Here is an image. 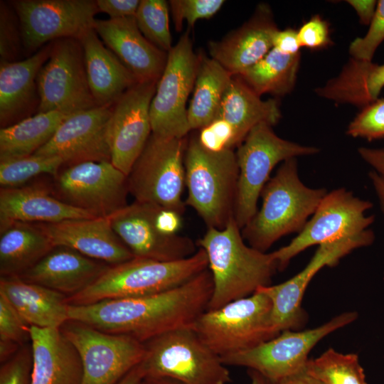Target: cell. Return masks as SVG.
I'll list each match as a JSON object with an SVG mask.
<instances>
[{
    "mask_svg": "<svg viewBox=\"0 0 384 384\" xmlns=\"http://www.w3.org/2000/svg\"><path fill=\"white\" fill-rule=\"evenodd\" d=\"M212 292V277L206 269L184 284L158 294L69 305L68 316L98 330L144 343L167 332L193 327L206 311Z\"/></svg>",
    "mask_w": 384,
    "mask_h": 384,
    "instance_id": "obj_1",
    "label": "cell"
},
{
    "mask_svg": "<svg viewBox=\"0 0 384 384\" xmlns=\"http://www.w3.org/2000/svg\"><path fill=\"white\" fill-rule=\"evenodd\" d=\"M208 257L213 292L206 310H215L271 284L277 262L267 253L245 243L233 218L223 229L208 228L196 244Z\"/></svg>",
    "mask_w": 384,
    "mask_h": 384,
    "instance_id": "obj_2",
    "label": "cell"
},
{
    "mask_svg": "<svg viewBox=\"0 0 384 384\" xmlns=\"http://www.w3.org/2000/svg\"><path fill=\"white\" fill-rule=\"evenodd\" d=\"M326 193L301 181L297 158L283 161L261 192V208L241 230L244 240L266 252L283 236L300 233Z\"/></svg>",
    "mask_w": 384,
    "mask_h": 384,
    "instance_id": "obj_3",
    "label": "cell"
},
{
    "mask_svg": "<svg viewBox=\"0 0 384 384\" xmlns=\"http://www.w3.org/2000/svg\"><path fill=\"white\" fill-rule=\"evenodd\" d=\"M208 269L206 252L171 262L133 257L110 267L91 285L67 297L69 305H87L102 300L142 297L165 292L188 282Z\"/></svg>",
    "mask_w": 384,
    "mask_h": 384,
    "instance_id": "obj_4",
    "label": "cell"
},
{
    "mask_svg": "<svg viewBox=\"0 0 384 384\" xmlns=\"http://www.w3.org/2000/svg\"><path fill=\"white\" fill-rule=\"evenodd\" d=\"M184 167L186 205L196 210L208 228H224L234 218L239 173L235 151H209L194 136L187 141Z\"/></svg>",
    "mask_w": 384,
    "mask_h": 384,
    "instance_id": "obj_5",
    "label": "cell"
},
{
    "mask_svg": "<svg viewBox=\"0 0 384 384\" xmlns=\"http://www.w3.org/2000/svg\"><path fill=\"white\" fill-rule=\"evenodd\" d=\"M145 376L169 378L181 384H228L230 373L219 355L193 327L159 335L144 343Z\"/></svg>",
    "mask_w": 384,
    "mask_h": 384,
    "instance_id": "obj_6",
    "label": "cell"
},
{
    "mask_svg": "<svg viewBox=\"0 0 384 384\" xmlns=\"http://www.w3.org/2000/svg\"><path fill=\"white\" fill-rule=\"evenodd\" d=\"M272 310L270 299L257 289L250 296L205 311L193 329L209 348L223 357L277 336L272 326Z\"/></svg>",
    "mask_w": 384,
    "mask_h": 384,
    "instance_id": "obj_7",
    "label": "cell"
},
{
    "mask_svg": "<svg viewBox=\"0 0 384 384\" xmlns=\"http://www.w3.org/2000/svg\"><path fill=\"white\" fill-rule=\"evenodd\" d=\"M319 151L279 137L267 123L253 127L235 151L239 173L234 218L239 228L242 230L256 214L258 198L277 164Z\"/></svg>",
    "mask_w": 384,
    "mask_h": 384,
    "instance_id": "obj_8",
    "label": "cell"
},
{
    "mask_svg": "<svg viewBox=\"0 0 384 384\" xmlns=\"http://www.w3.org/2000/svg\"><path fill=\"white\" fill-rule=\"evenodd\" d=\"M187 140L151 133L127 176L129 193L135 201L150 203L182 215Z\"/></svg>",
    "mask_w": 384,
    "mask_h": 384,
    "instance_id": "obj_9",
    "label": "cell"
},
{
    "mask_svg": "<svg viewBox=\"0 0 384 384\" xmlns=\"http://www.w3.org/2000/svg\"><path fill=\"white\" fill-rule=\"evenodd\" d=\"M357 318L356 311L343 312L316 328L284 330L252 348L220 358L225 366L245 367L269 382H276L305 370L311 350L322 338Z\"/></svg>",
    "mask_w": 384,
    "mask_h": 384,
    "instance_id": "obj_10",
    "label": "cell"
},
{
    "mask_svg": "<svg viewBox=\"0 0 384 384\" xmlns=\"http://www.w3.org/2000/svg\"><path fill=\"white\" fill-rule=\"evenodd\" d=\"M372 207L371 201L344 188L327 191L302 230L288 245L272 252L278 270H283L293 257L311 246L369 230L374 216L367 212Z\"/></svg>",
    "mask_w": 384,
    "mask_h": 384,
    "instance_id": "obj_11",
    "label": "cell"
},
{
    "mask_svg": "<svg viewBox=\"0 0 384 384\" xmlns=\"http://www.w3.org/2000/svg\"><path fill=\"white\" fill-rule=\"evenodd\" d=\"M59 329L79 353L82 384H117L144 360V343L131 336L105 332L72 319Z\"/></svg>",
    "mask_w": 384,
    "mask_h": 384,
    "instance_id": "obj_12",
    "label": "cell"
},
{
    "mask_svg": "<svg viewBox=\"0 0 384 384\" xmlns=\"http://www.w3.org/2000/svg\"><path fill=\"white\" fill-rule=\"evenodd\" d=\"M198 61L187 31L168 52L164 70L157 82L150 106L152 134L184 138L191 131L186 102L194 87Z\"/></svg>",
    "mask_w": 384,
    "mask_h": 384,
    "instance_id": "obj_13",
    "label": "cell"
},
{
    "mask_svg": "<svg viewBox=\"0 0 384 384\" xmlns=\"http://www.w3.org/2000/svg\"><path fill=\"white\" fill-rule=\"evenodd\" d=\"M36 87L38 112L73 114L98 106L87 82L81 44L75 38L52 44L49 58L38 73Z\"/></svg>",
    "mask_w": 384,
    "mask_h": 384,
    "instance_id": "obj_14",
    "label": "cell"
},
{
    "mask_svg": "<svg viewBox=\"0 0 384 384\" xmlns=\"http://www.w3.org/2000/svg\"><path fill=\"white\" fill-rule=\"evenodd\" d=\"M12 4L23 45L31 52L52 40H78L94 28L99 11L92 0H18Z\"/></svg>",
    "mask_w": 384,
    "mask_h": 384,
    "instance_id": "obj_15",
    "label": "cell"
},
{
    "mask_svg": "<svg viewBox=\"0 0 384 384\" xmlns=\"http://www.w3.org/2000/svg\"><path fill=\"white\" fill-rule=\"evenodd\" d=\"M375 240L371 229L349 238L319 245L306 265L297 274L278 284L259 288L270 299L272 322L278 335L284 330L299 328L305 321L302 308L304 292L313 277L324 267L336 266L339 260L356 249L370 245Z\"/></svg>",
    "mask_w": 384,
    "mask_h": 384,
    "instance_id": "obj_16",
    "label": "cell"
},
{
    "mask_svg": "<svg viewBox=\"0 0 384 384\" xmlns=\"http://www.w3.org/2000/svg\"><path fill=\"white\" fill-rule=\"evenodd\" d=\"M56 176L62 201L95 217L108 218L127 205V176L111 161L72 164Z\"/></svg>",
    "mask_w": 384,
    "mask_h": 384,
    "instance_id": "obj_17",
    "label": "cell"
},
{
    "mask_svg": "<svg viewBox=\"0 0 384 384\" xmlns=\"http://www.w3.org/2000/svg\"><path fill=\"white\" fill-rule=\"evenodd\" d=\"M161 207L134 201L107 218L110 225L135 257L171 262L187 258L197 250L186 236L163 233L156 224Z\"/></svg>",
    "mask_w": 384,
    "mask_h": 384,
    "instance_id": "obj_18",
    "label": "cell"
},
{
    "mask_svg": "<svg viewBox=\"0 0 384 384\" xmlns=\"http://www.w3.org/2000/svg\"><path fill=\"white\" fill-rule=\"evenodd\" d=\"M158 81L139 82L112 106L108 129L111 163L128 176L150 135V106Z\"/></svg>",
    "mask_w": 384,
    "mask_h": 384,
    "instance_id": "obj_19",
    "label": "cell"
},
{
    "mask_svg": "<svg viewBox=\"0 0 384 384\" xmlns=\"http://www.w3.org/2000/svg\"><path fill=\"white\" fill-rule=\"evenodd\" d=\"M112 114V106H97L72 114L34 154L59 156L69 165L111 161L108 129Z\"/></svg>",
    "mask_w": 384,
    "mask_h": 384,
    "instance_id": "obj_20",
    "label": "cell"
},
{
    "mask_svg": "<svg viewBox=\"0 0 384 384\" xmlns=\"http://www.w3.org/2000/svg\"><path fill=\"white\" fill-rule=\"evenodd\" d=\"M55 246H65L110 265L134 256L112 229L107 218L70 219L35 223Z\"/></svg>",
    "mask_w": 384,
    "mask_h": 384,
    "instance_id": "obj_21",
    "label": "cell"
},
{
    "mask_svg": "<svg viewBox=\"0 0 384 384\" xmlns=\"http://www.w3.org/2000/svg\"><path fill=\"white\" fill-rule=\"evenodd\" d=\"M278 30L270 6L260 4L242 26L219 41L208 42L209 55L233 76L238 75L272 48L273 36Z\"/></svg>",
    "mask_w": 384,
    "mask_h": 384,
    "instance_id": "obj_22",
    "label": "cell"
},
{
    "mask_svg": "<svg viewBox=\"0 0 384 384\" xmlns=\"http://www.w3.org/2000/svg\"><path fill=\"white\" fill-rule=\"evenodd\" d=\"M94 29L139 82L158 81L168 53L150 43L139 31L134 16L96 19Z\"/></svg>",
    "mask_w": 384,
    "mask_h": 384,
    "instance_id": "obj_23",
    "label": "cell"
},
{
    "mask_svg": "<svg viewBox=\"0 0 384 384\" xmlns=\"http://www.w3.org/2000/svg\"><path fill=\"white\" fill-rule=\"evenodd\" d=\"M110 266L72 248L55 246L18 277L70 297L91 285Z\"/></svg>",
    "mask_w": 384,
    "mask_h": 384,
    "instance_id": "obj_24",
    "label": "cell"
},
{
    "mask_svg": "<svg viewBox=\"0 0 384 384\" xmlns=\"http://www.w3.org/2000/svg\"><path fill=\"white\" fill-rule=\"evenodd\" d=\"M94 217L55 198L42 186H22L0 191V232L14 222L52 223Z\"/></svg>",
    "mask_w": 384,
    "mask_h": 384,
    "instance_id": "obj_25",
    "label": "cell"
},
{
    "mask_svg": "<svg viewBox=\"0 0 384 384\" xmlns=\"http://www.w3.org/2000/svg\"><path fill=\"white\" fill-rule=\"evenodd\" d=\"M30 336L31 384H82L80 357L60 329L31 326Z\"/></svg>",
    "mask_w": 384,
    "mask_h": 384,
    "instance_id": "obj_26",
    "label": "cell"
},
{
    "mask_svg": "<svg viewBox=\"0 0 384 384\" xmlns=\"http://www.w3.org/2000/svg\"><path fill=\"white\" fill-rule=\"evenodd\" d=\"M83 54L87 79L98 106H112L130 87L139 82L137 78L100 40L95 29L79 39Z\"/></svg>",
    "mask_w": 384,
    "mask_h": 384,
    "instance_id": "obj_27",
    "label": "cell"
},
{
    "mask_svg": "<svg viewBox=\"0 0 384 384\" xmlns=\"http://www.w3.org/2000/svg\"><path fill=\"white\" fill-rule=\"evenodd\" d=\"M0 293L30 326L59 329L69 320L67 296L17 276L1 277Z\"/></svg>",
    "mask_w": 384,
    "mask_h": 384,
    "instance_id": "obj_28",
    "label": "cell"
},
{
    "mask_svg": "<svg viewBox=\"0 0 384 384\" xmlns=\"http://www.w3.org/2000/svg\"><path fill=\"white\" fill-rule=\"evenodd\" d=\"M215 117L233 126L238 146L257 124H276L281 118V112L277 100H262L239 77L233 76Z\"/></svg>",
    "mask_w": 384,
    "mask_h": 384,
    "instance_id": "obj_29",
    "label": "cell"
},
{
    "mask_svg": "<svg viewBox=\"0 0 384 384\" xmlns=\"http://www.w3.org/2000/svg\"><path fill=\"white\" fill-rule=\"evenodd\" d=\"M384 87V64L351 58L340 73L316 89L317 95L364 107L378 99Z\"/></svg>",
    "mask_w": 384,
    "mask_h": 384,
    "instance_id": "obj_30",
    "label": "cell"
},
{
    "mask_svg": "<svg viewBox=\"0 0 384 384\" xmlns=\"http://www.w3.org/2000/svg\"><path fill=\"white\" fill-rule=\"evenodd\" d=\"M0 233L1 277L20 276L54 247L35 223L14 222Z\"/></svg>",
    "mask_w": 384,
    "mask_h": 384,
    "instance_id": "obj_31",
    "label": "cell"
},
{
    "mask_svg": "<svg viewBox=\"0 0 384 384\" xmlns=\"http://www.w3.org/2000/svg\"><path fill=\"white\" fill-rule=\"evenodd\" d=\"M49 44L20 61H1L0 119L3 124L26 107L34 94L38 73L49 58Z\"/></svg>",
    "mask_w": 384,
    "mask_h": 384,
    "instance_id": "obj_32",
    "label": "cell"
},
{
    "mask_svg": "<svg viewBox=\"0 0 384 384\" xmlns=\"http://www.w3.org/2000/svg\"><path fill=\"white\" fill-rule=\"evenodd\" d=\"M198 60L193 96L188 107L191 130L201 129L214 119L233 78L227 70L210 56L199 53Z\"/></svg>",
    "mask_w": 384,
    "mask_h": 384,
    "instance_id": "obj_33",
    "label": "cell"
},
{
    "mask_svg": "<svg viewBox=\"0 0 384 384\" xmlns=\"http://www.w3.org/2000/svg\"><path fill=\"white\" fill-rule=\"evenodd\" d=\"M72 114L59 111L38 112L0 129V161L33 154L54 135Z\"/></svg>",
    "mask_w": 384,
    "mask_h": 384,
    "instance_id": "obj_34",
    "label": "cell"
},
{
    "mask_svg": "<svg viewBox=\"0 0 384 384\" xmlns=\"http://www.w3.org/2000/svg\"><path fill=\"white\" fill-rule=\"evenodd\" d=\"M300 53L286 55L272 48L260 60L238 75L253 92L282 96L294 87Z\"/></svg>",
    "mask_w": 384,
    "mask_h": 384,
    "instance_id": "obj_35",
    "label": "cell"
},
{
    "mask_svg": "<svg viewBox=\"0 0 384 384\" xmlns=\"http://www.w3.org/2000/svg\"><path fill=\"white\" fill-rule=\"evenodd\" d=\"M306 371L323 384H368L356 353H343L330 348L309 359Z\"/></svg>",
    "mask_w": 384,
    "mask_h": 384,
    "instance_id": "obj_36",
    "label": "cell"
},
{
    "mask_svg": "<svg viewBox=\"0 0 384 384\" xmlns=\"http://www.w3.org/2000/svg\"><path fill=\"white\" fill-rule=\"evenodd\" d=\"M65 164L59 156L31 154L0 161L1 188L22 186L31 178L43 174L57 176Z\"/></svg>",
    "mask_w": 384,
    "mask_h": 384,
    "instance_id": "obj_37",
    "label": "cell"
},
{
    "mask_svg": "<svg viewBox=\"0 0 384 384\" xmlns=\"http://www.w3.org/2000/svg\"><path fill=\"white\" fill-rule=\"evenodd\" d=\"M169 9V2L165 0H141L134 15L143 36L166 53L173 47Z\"/></svg>",
    "mask_w": 384,
    "mask_h": 384,
    "instance_id": "obj_38",
    "label": "cell"
},
{
    "mask_svg": "<svg viewBox=\"0 0 384 384\" xmlns=\"http://www.w3.org/2000/svg\"><path fill=\"white\" fill-rule=\"evenodd\" d=\"M346 134L368 141L384 138V98L365 106L348 124Z\"/></svg>",
    "mask_w": 384,
    "mask_h": 384,
    "instance_id": "obj_39",
    "label": "cell"
},
{
    "mask_svg": "<svg viewBox=\"0 0 384 384\" xmlns=\"http://www.w3.org/2000/svg\"><path fill=\"white\" fill-rule=\"evenodd\" d=\"M225 1L223 0H171L169 9L176 31L182 30L183 23L187 22L193 28L200 19H209L217 14Z\"/></svg>",
    "mask_w": 384,
    "mask_h": 384,
    "instance_id": "obj_40",
    "label": "cell"
},
{
    "mask_svg": "<svg viewBox=\"0 0 384 384\" xmlns=\"http://www.w3.org/2000/svg\"><path fill=\"white\" fill-rule=\"evenodd\" d=\"M363 37H358L350 44L349 53L352 58L372 61L373 55L384 41V0L378 1L375 15Z\"/></svg>",
    "mask_w": 384,
    "mask_h": 384,
    "instance_id": "obj_41",
    "label": "cell"
},
{
    "mask_svg": "<svg viewBox=\"0 0 384 384\" xmlns=\"http://www.w3.org/2000/svg\"><path fill=\"white\" fill-rule=\"evenodd\" d=\"M196 136L199 144L211 152H220L238 147L233 126L226 120L215 117L208 124L199 129Z\"/></svg>",
    "mask_w": 384,
    "mask_h": 384,
    "instance_id": "obj_42",
    "label": "cell"
},
{
    "mask_svg": "<svg viewBox=\"0 0 384 384\" xmlns=\"http://www.w3.org/2000/svg\"><path fill=\"white\" fill-rule=\"evenodd\" d=\"M32 370L33 353L30 342L1 363L0 384H31Z\"/></svg>",
    "mask_w": 384,
    "mask_h": 384,
    "instance_id": "obj_43",
    "label": "cell"
},
{
    "mask_svg": "<svg viewBox=\"0 0 384 384\" xmlns=\"http://www.w3.org/2000/svg\"><path fill=\"white\" fill-rule=\"evenodd\" d=\"M30 328L9 301L0 293V340L24 345L31 341Z\"/></svg>",
    "mask_w": 384,
    "mask_h": 384,
    "instance_id": "obj_44",
    "label": "cell"
},
{
    "mask_svg": "<svg viewBox=\"0 0 384 384\" xmlns=\"http://www.w3.org/2000/svg\"><path fill=\"white\" fill-rule=\"evenodd\" d=\"M0 5L1 61L12 62L18 53L21 41L23 44L21 27L5 3L1 1Z\"/></svg>",
    "mask_w": 384,
    "mask_h": 384,
    "instance_id": "obj_45",
    "label": "cell"
},
{
    "mask_svg": "<svg viewBox=\"0 0 384 384\" xmlns=\"http://www.w3.org/2000/svg\"><path fill=\"white\" fill-rule=\"evenodd\" d=\"M301 47L321 49L332 44L329 26L319 15L313 16L297 31Z\"/></svg>",
    "mask_w": 384,
    "mask_h": 384,
    "instance_id": "obj_46",
    "label": "cell"
},
{
    "mask_svg": "<svg viewBox=\"0 0 384 384\" xmlns=\"http://www.w3.org/2000/svg\"><path fill=\"white\" fill-rule=\"evenodd\" d=\"M139 3V0L96 1L99 11L107 14L111 19L134 16Z\"/></svg>",
    "mask_w": 384,
    "mask_h": 384,
    "instance_id": "obj_47",
    "label": "cell"
},
{
    "mask_svg": "<svg viewBox=\"0 0 384 384\" xmlns=\"http://www.w3.org/2000/svg\"><path fill=\"white\" fill-rule=\"evenodd\" d=\"M272 48L286 55H294L300 53L301 45L297 31L291 28L278 30L273 36Z\"/></svg>",
    "mask_w": 384,
    "mask_h": 384,
    "instance_id": "obj_48",
    "label": "cell"
},
{
    "mask_svg": "<svg viewBox=\"0 0 384 384\" xmlns=\"http://www.w3.org/2000/svg\"><path fill=\"white\" fill-rule=\"evenodd\" d=\"M181 215L177 212L161 208L156 215V224L164 234L175 235L181 226Z\"/></svg>",
    "mask_w": 384,
    "mask_h": 384,
    "instance_id": "obj_49",
    "label": "cell"
},
{
    "mask_svg": "<svg viewBox=\"0 0 384 384\" xmlns=\"http://www.w3.org/2000/svg\"><path fill=\"white\" fill-rule=\"evenodd\" d=\"M358 152L373 171L384 178V148L360 147Z\"/></svg>",
    "mask_w": 384,
    "mask_h": 384,
    "instance_id": "obj_50",
    "label": "cell"
},
{
    "mask_svg": "<svg viewBox=\"0 0 384 384\" xmlns=\"http://www.w3.org/2000/svg\"><path fill=\"white\" fill-rule=\"evenodd\" d=\"M356 11L360 22L368 26L372 21L378 5L375 0H348L346 1Z\"/></svg>",
    "mask_w": 384,
    "mask_h": 384,
    "instance_id": "obj_51",
    "label": "cell"
},
{
    "mask_svg": "<svg viewBox=\"0 0 384 384\" xmlns=\"http://www.w3.org/2000/svg\"><path fill=\"white\" fill-rule=\"evenodd\" d=\"M269 383L270 384H323L309 374L306 369L278 381Z\"/></svg>",
    "mask_w": 384,
    "mask_h": 384,
    "instance_id": "obj_52",
    "label": "cell"
},
{
    "mask_svg": "<svg viewBox=\"0 0 384 384\" xmlns=\"http://www.w3.org/2000/svg\"><path fill=\"white\" fill-rule=\"evenodd\" d=\"M368 177L384 216V178L373 171L368 173Z\"/></svg>",
    "mask_w": 384,
    "mask_h": 384,
    "instance_id": "obj_53",
    "label": "cell"
},
{
    "mask_svg": "<svg viewBox=\"0 0 384 384\" xmlns=\"http://www.w3.org/2000/svg\"><path fill=\"white\" fill-rule=\"evenodd\" d=\"M22 346L12 341L0 340L1 363L14 356Z\"/></svg>",
    "mask_w": 384,
    "mask_h": 384,
    "instance_id": "obj_54",
    "label": "cell"
},
{
    "mask_svg": "<svg viewBox=\"0 0 384 384\" xmlns=\"http://www.w3.org/2000/svg\"><path fill=\"white\" fill-rule=\"evenodd\" d=\"M145 376V371L141 363L129 372L117 384H137Z\"/></svg>",
    "mask_w": 384,
    "mask_h": 384,
    "instance_id": "obj_55",
    "label": "cell"
},
{
    "mask_svg": "<svg viewBox=\"0 0 384 384\" xmlns=\"http://www.w3.org/2000/svg\"><path fill=\"white\" fill-rule=\"evenodd\" d=\"M137 384H181L175 380L169 378H152L144 376Z\"/></svg>",
    "mask_w": 384,
    "mask_h": 384,
    "instance_id": "obj_56",
    "label": "cell"
},
{
    "mask_svg": "<svg viewBox=\"0 0 384 384\" xmlns=\"http://www.w3.org/2000/svg\"><path fill=\"white\" fill-rule=\"evenodd\" d=\"M247 373L250 378V384H270L266 378L255 370L248 369Z\"/></svg>",
    "mask_w": 384,
    "mask_h": 384,
    "instance_id": "obj_57",
    "label": "cell"
}]
</instances>
